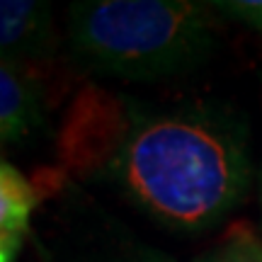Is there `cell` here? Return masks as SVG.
Here are the masks:
<instances>
[{
    "instance_id": "cell-1",
    "label": "cell",
    "mask_w": 262,
    "mask_h": 262,
    "mask_svg": "<svg viewBox=\"0 0 262 262\" xmlns=\"http://www.w3.org/2000/svg\"><path fill=\"white\" fill-rule=\"evenodd\" d=\"M102 175L163 228L199 233L221 224L248 194L250 150L243 117L219 104L172 110L119 107Z\"/></svg>"
},
{
    "instance_id": "cell-2",
    "label": "cell",
    "mask_w": 262,
    "mask_h": 262,
    "mask_svg": "<svg viewBox=\"0 0 262 262\" xmlns=\"http://www.w3.org/2000/svg\"><path fill=\"white\" fill-rule=\"evenodd\" d=\"M216 10L192 0H85L66 19L75 66L102 78L163 80L216 51Z\"/></svg>"
},
{
    "instance_id": "cell-3",
    "label": "cell",
    "mask_w": 262,
    "mask_h": 262,
    "mask_svg": "<svg viewBox=\"0 0 262 262\" xmlns=\"http://www.w3.org/2000/svg\"><path fill=\"white\" fill-rule=\"evenodd\" d=\"M47 262H175V257L134 238L114 221H97L78 235H68L61 248L54 245Z\"/></svg>"
},
{
    "instance_id": "cell-4",
    "label": "cell",
    "mask_w": 262,
    "mask_h": 262,
    "mask_svg": "<svg viewBox=\"0 0 262 262\" xmlns=\"http://www.w3.org/2000/svg\"><path fill=\"white\" fill-rule=\"evenodd\" d=\"M54 15L47 3L0 0V61H39L54 51Z\"/></svg>"
},
{
    "instance_id": "cell-5",
    "label": "cell",
    "mask_w": 262,
    "mask_h": 262,
    "mask_svg": "<svg viewBox=\"0 0 262 262\" xmlns=\"http://www.w3.org/2000/svg\"><path fill=\"white\" fill-rule=\"evenodd\" d=\"M47 122L39 83L17 63L0 61V143L25 141Z\"/></svg>"
},
{
    "instance_id": "cell-6",
    "label": "cell",
    "mask_w": 262,
    "mask_h": 262,
    "mask_svg": "<svg viewBox=\"0 0 262 262\" xmlns=\"http://www.w3.org/2000/svg\"><path fill=\"white\" fill-rule=\"evenodd\" d=\"M37 204L32 182L12 163L0 158V233L25 238Z\"/></svg>"
},
{
    "instance_id": "cell-7",
    "label": "cell",
    "mask_w": 262,
    "mask_h": 262,
    "mask_svg": "<svg viewBox=\"0 0 262 262\" xmlns=\"http://www.w3.org/2000/svg\"><path fill=\"white\" fill-rule=\"evenodd\" d=\"M194 262H262V243L250 231L238 228Z\"/></svg>"
},
{
    "instance_id": "cell-8",
    "label": "cell",
    "mask_w": 262,
    "mask_h": 262,
    "mask_svg": "<svg viewBox=\"0 0 262 262\" xmlns=\"http://www.w3.org/2000/svg\"><path fill=\"white\" fill-rule=\"evenodd\" d=\"M211 8L216 10V15H226L262 32V0H219L211 3Z\"/></svg>"
},
{
    "instance_id": "cell-9",
    "label": "cell",
    "mask_w": 262,
    "mask_h": 262,
    "mask_svg": "<svg viewBox=\"0 0 262 262\" xmlns=\"http://www.w3.org/2000/svg\"><path fill=\"white\" fill-rule=\"evenodd\" d=\"M22 241L19 235L0 233V262H17V255L22 250Z\"/></svg>"
}]
</instances>
